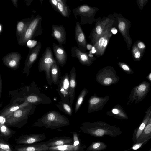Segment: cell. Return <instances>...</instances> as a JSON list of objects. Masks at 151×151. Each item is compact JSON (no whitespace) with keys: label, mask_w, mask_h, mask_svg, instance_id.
Returning a JSON list of instances; mask_svg holds the SVG:
<instances>
[{"label":"cell","mask_w":151,"mask_h":151,"mask_svg":"<svg viewBox=\"0 0 151 151\" xmlns=\"http://www.w3.org/2000/svg\"><path fill=\"white\" fill-rule=\"evenodd\" d=\"M80 129L83 133L97 137L105 136L115 137L122 133L120 128L101 121L83 122L81 124Z\"/></svg>","instance_id":"6da1fadb"},{"label":"cell","mask_w":151,"mask_h":151,"mask_svg":"<svg viewBox=\"0 0 151 151\" xmlns=\"http://www.w3.org/2000/svg\"><path fill=\"white\" fill-rule=\"evenodd\" d=\"M69 124V120L65 116L58 111H51L38 119L33 126L55 129Z\"/></svg>","instance_id":"7a4b0ae2"},{"label":"cell","mask_w":151,"mask_h":151,"mask_svg":"<svg viewBox=\"0 0 151 151\" xmlns=\"http://www.w3.org/2000/svg\"><path fill=\"white\" fill-rule=\"evenodd\" d=\"M32 104L14 111L6 116V125L18 128H22L27 121L31 115L33 107Z\"/></svg>","instance_id":"3957f363"},{"label":"cell","mask_w":151,"mask_h":151,"mask_svg":"<svg viewBox=\"0 0 151 151\" xmlns=\"http://www.w3.org/2000/svg\"><path fill=\"white\" fill-rule=\"evenodd\" d=\"M42 19V17L39 15L34 18L17 42L19 45L26 46L27 41L34 40L36 37L43 34V29L41 26Z\"/></svg>","instance_id":"277c9868"},{"label":"cell","mask_w":151,"mask_h":151,"mask_svg":"<svg viewBox=\"0 0 151 151\" xmlns=\"http://www.w3.org/2000/svg\"><path fill=\"white\" fill-rule=\"evenodd\" d=\"M114 17L113 15H109L104 17L101 19L100 17L96 19L95 26L89 37L91 44L93 46L101 35L113 27L114 23Z\"/></svg>","instance_id":"5b68a950"},{"label":"cell","mask_w":151,"mask_h":151,"mask_svg":"<svg viewBox=\"0 0 151 151\" xmlns=\"http://www.w3.org/2000/svg\"><path fill=\"white\" fill-rule=\"evenodd\" d=\"M57 61L53 56L52 49L50 47L46 48L40 58L38 63V69L40 72L45 73L47 80L48 84L51 85L50 70L52 65Z\"/></svg>","instance_id":"8992f818"},{"label":"cell","mask_w":151,"mask_h":151,"mask_svg":"<svg viewBox=\"0 0 151 151\" xmlns=\"http://www.w3.org/2000/svg\"><path fill=\"white\" fill-rule=\"evenodd\" d=\"M96 80L102 85L109 86L117 83L119 81V78L112 67L107 66L98 71L96 76Z\"/></svg>","instance_id":"52a82bcc"},{"label":"cell","mask_w":151,"mask_h":151,"mask_svg":"<svg viewBox=\"0 0 151 151\" xmlns=\"http://www.w3.org/2000/svg\"><path fill=\"white\" fill-rule=\"evenodd\" d=\"M150 86V83L143 81L134 87L129 96L127 104L131 105L134 101L136 104L142 101L149 92Z\"/></svg>","instance_id":"ba28073f"},{"label":"cell","mask_w":151,"mask_h":151,"mask_svg":"<svg viewBox=\"0 0 151 151\" xmlns=\"http://www.w3.org/2000/svg\"><path fill=\"white\" fill-rule=\"evenodd\" d=\"M98 10L97 8L83 5L73 9V11L76 17L78 16L81 17V24L83 25L87 23L91 24L96 21V19L94 18V16Z\"/></svg>","instance_id":"9c48e42d"},{"label":"cell","mask_w":151,"mask_h":151,"mask_svg":"<svg viewBox=\"0 0 151 151\" xmlns=\"http://www.w3.org/2000/svg\"><path fill=\"white\" fill-rule=\"evenodd\" d=\"M58 86V91L62 101L70 105L69 75L68 73H65L61 78L59 83Z\"/></svg>","instance_id":"30bf717a"},{"label":"cell","mask_w":151,"mask_h":151,"mask_svg":"<svg viewBox=\"0 0 151 151\" xmlns=\"http://www.w3.org/2000/svg\"><path fill=\"white\" fill-rule=\"evenodd\" d=\"M111 29L101 35L93 45L96 50L95 55L97 57L102 56L105 52L108 42L112 36Z\"/></svg>","instance_id":"8fae6325"},{"label":"cell","mask_w":151,"mask_h":151,"mask_svg":"<svg viewBox=\"0 0 151 151\" xmlns=\"http://www.w3.org/2000/svg\"><path fill=\"white\" fill-rule=\"evenodd\" d=\"M41 46V42H39L36 47L33 49H29L23 70V73H26L27 76L29 75L30 69L38 57Z\"/></svg>","instance_id":"7c38bea8"},{"label":"cell","mask_w":151,"mask_h":151,"mask_svg":"<svg viewBox=\"0 0 151 151\" xmlns=\"http://www.w3.org/2000/svg\"><path fill=\"white\" fill-rule=\"evenodd\" d=\"M109 99L108 96L105 97H99L96 95H93L88 101V113L101 110Z\"/></svg>","instance_id":"4fadbf2b"},{"label":"cell","mask_w":151,"mask_h":151,"mask_svg":"<svg viewBox=\"0 0 151 151\" xmlns=\"http://www.w3.org/2000/svg\"><path fill=\"white\" fill-rule=\"evenodd\" d=\"M46 137L45 133L33 134L22 135L19 136L16 140L18 145H28L35 144L45 139Z\"/></svg>","instance_id":"5bb4252c"},{"label":"cell","mask_w":151,"mask_h":151,"mask_svg":"<svg viewBox=\"0 0 151 151\" xmlns=\"http://www.w3.org/2000/svg\"><path fill=\"white\" fill-rule=\"evenodd\" d=\"M22 58L21 54L17 52H11L6 54L2 58L4 64L11 69H17Z\"/></svg>","instance_id":"9a60e30c"},{"label":"cell","mask_w":151,"mask_h":151,"mask_svg":"<svg viewBox=\"0 0 151 151\" xmlns=\"http://www.w3.org/2000/svg\"><path fill=\"white\" fill-rule=\"evenodd\" d=\"M145 113V115L141 124L133 131L132 137L133 144L136 143L137 140L142 132L149 119L151 118V105L148 107Z\"/></svg>","instance_id":"2e32d148"},{"label":"cell","mask_w":151,"mask_h":151,"mask_svg":"<svg viewBox=\"0 0 151 151\" xmlns=\"http://www.w3.org/2000/svg\"><path fill=\"white\" fill-rule=\"evenodd\" d=\"M71 52L72 56L77 58L81 63L83 65L89 66L95 60L89 58L87 53L82 52L76 46L72 47Z\"/></svg>","instance_id":"e0dca14e"},{"label":"cell","mask_w":151,"mask_h":151,"mask_svg":"<svg viewBox=\"0 0 151 151\" xmlns=\"http://www.w3.org/2000/svg\"><path fill=\"white\" fill-rule=\"evenodd\" d=\"M53 50L57 62L60 66L62 67L66 63L67 55L66 52L62 45L52 44Z\"/></svg>","instance_id":"ac0fdd59"},{"label":"cell","mask_w":151,"mask_h":151,"mask_svg":"<svg viewBox=\"0 0 151 151\" xmlns=\"http://www.w3.org/2000/svg\"><path fill=\"white\" fill-rule=\"evenodd\" d=\"M52 36L57 41L60 45L66 42V32L62 25L53 24L52 26Z\"/></svg>","instance_id":"d6986e66"},{"label":"cell","mask_w":151,"mask_h":151,"mask_svg":"<svg viewBox=\"0 0 151 151\" xmlns=\"http://www.w3.org/2000/svg\"><path fill=\"white\" fill-rule=\"evenodd\" d=\"M75 36L79 48L82 52H85L87 45L86 39L78 22L76 23L75 31Z\"/></svg>","instance_id":"ffe728a7"},{"label":"cell","mask_w":151,"mask_h":151,"mask_svg":"<svg viewBox=\"0 0 151 151\" xmlns=\"http://www.w3.org/2000/svg\"><path fill=\"white\" fill-rule=\"evenodd\" d=\"M49 147L71 145L73 143V139L70 137H56L44 142Z\"/></svg>","instance_id":"44dd1931"},{"label":"cell","mask_w":151,"mask_h":151,"mask_svg":"<svg viewBox=\"0 0 151 151\" xmlns=\"http://www.w3.org/2000/svg\"><path fill=\"white\" fill-rule=\"evenodd\" d=\"M35 17L33 15L30 18L23 19L18 21L16 28V36L18 42L23 33Z\"/></svg>","instance_id":"7402d4cb"},{"label":"cell","mask_w":151,"mask_h":151,"mask_svg":"<svg viewBox=\"0 0 151 151\" xmlns=\"http://www.w3.org/2000/svg\"><path fill=\"white\" fill-rule=\"evenodd\" d=\"M70 101L72 106L75 95V89L76 85V73L75 68L73 67L70 72Z\"/></svg>","instance_id":"603a6c76"},{"label":"cell","mask_w":151,"mask_h":151,"mask_svg":"<svg viewBox=\"0 0 151 151\" xmlns=\"http://www.w3.org/2000/svg\"><path fill=\"white\" fill-rule=\"evenodd\" d=\"M49 147L44 143L32 145L16 147V151H46Z\"/></svg>","instance_id":"cb8c5ba5"},{"label":"cell","mask_w":151,"mask_h":151,"mask_svg":"<svg viewBox=\"0 0 151 151\" xmlns=\"http://www.w3.org/2000/svg\"><path fill=\"white\" fill-rule=\"evenodd\" d=\"M107 114L120 119H127L128 116L121 106L117 105L113 108Z\"/></svg>","instance_id":"d4e9b609"},{"label":"cell","mask_w":151,"mask_h":151,"mask_svg":"<svg viewBox=\"0 0 151 151\" xmlns=\"http://www.w3.org/2000/svg\"><path fill=\"white\" fill-rule=\"evenodd\" d=\"M30 103L27 101H25L21 104L18 103L15 104L6 109L1 114L0 116L6 117V116L12 114L18 110L28 105Z\"/></svg>","instance_id":"484cf974"},{"label":"cell","mask_w":151,"mask_h":151,"mask_svg":"<svg viewBox=\"0 0 151 151\" xmlns=\"http://www.w3.org/2000/svg\"><path fill=\"white\" fill-rule=\"evenodd\" d=\"M151 139V118L149 119L142 132L137 140L136 143L149 140Z\"/></svg>","instance_id":"4316f807"},{"label":"cell","mask_w":151,"mask_h":151,"mask_svg":"<svg viewBox=\"0 0 151 151\" xmlns=\"http://www.w3.org/2000/svg\"><path fill=\"white\" fill-rule=\"evenodd\" d=\"M58 64L56 61L52 66L50 70V74L52 82L55 84L59 83V78L60 76Z\"/></svg>","instance_id":"83f0119b"},{"label":"cell","mask_w":151,"mask_h":151,"mask_svg":"<svg viewBox=\"0 0 151 151\" xmlns=\"http://www.w3.org/2000/svg\"><path fill=\"white\" fill-rule=\"evenodd\" d=\"M58 8L59 12L63 17H69L70 15L71 11L66 4V1L64 0H58Z\"/></svg>","instance_id":"f1b7e54d"},{"label":"cell","mask_w":151,"mask_h":151,"mask_svg":"<svg viewBox=\"0 0 151 151\" xmlns=\"http://www.w3.org/2000/svg\"><path fill=\"white\" fill-rule=\"evenodd\" d=\"M76 146L73 144L66 145L58 146L49 147L50 151H71L77 150L81 146Z\"/></svg>","instance_id":"f546056e"},{"label":"cell","mask_w":151,"mask_h":151,"mask_svg":"<svg viewBox=\"0 0 151 151\" xmlns=\"http://www.w3.org/2000/svg\"><path fill=\"white\" fill-rule=\"evenodd\" d=\"M107 145L101 141L93 142L87 148L86 151H101L105 149Z\"/></svg>","instance_id":"4dcf8cb0"},{"label":"cell","mask_w":151,"mask_h":151,"mask_svg":"<svg viewBox=\"0 0 151 151\" xmlns=\"http://www.w3.org/2000/svg\"><path fill=\"white\" fill-rule=\"evenodd\" d=\"M88 92V90L86 88L83 89L81 92L75 105V113H76L79 109L85 96Z\"/></svg>","instance_id":"1f68e13d"},{"label":"cell","mask_w":151,"mask_h":151,"mask_svg":"<svg viewBox=\"0 0 151 151\" xmlns=\"http://www.w3.org/2000/svg\"><path fill=\"white\" fill-rule=\"evenodd\" d=\"M0 127L1 136L9 138L12 137L14 133V132H13L5 124H0Z\"/></svg>","instance_id":"d6a6232c"},{"label":"cell","mask_w":151,"mask_h":151,"mask_svg":"<svg viewBox=\"0 0 151 151\" xmlns=\"http://www.w3.org/2000/svg\"><path fill=\"white\" fill-rule=\"evenodd\" d=\"M58 108L67 115L69 116L72 115V106L70 104L62 101L59 102Z\"/></svg>","instance_id":"836d02e7"},{"label":"cell","mask_w":151,"mask_h":151,"mask_svg":"<svg viewBox=\"0 0 151 151\" xmlns=\"http://www.w3.org/2000/svg\"><path fill=\"white\" fill-rule=\"evenodd\" d=\"M42 99L37 96L30 95L26 97L25 101L30 104L40 102Z\"/></svg>","instance_id":"e575fe53"},{"label":"cell","mask_w":151,"mask_h":151,"mask_svg":"<svg viewBox=\"0 0 151 151\" xmlns=\"http://www.w3.org/2000/svg\"><path fill=\"white\" fill-rule=\"evenodd\" d=\"M118 64L127 73L131 74L134 73V72L132 69L126 64L120 62H119Z\"/></svg>","instance_id":"d590c367"},{"label":"cell","mask_w":151,"mask_h":151,"mask_svg":"<svg viewBox=\"0 0 151 151\" xmlns=\"http://www.w3.org/2000/svg\"><path fill=\"white\" fill-rule=\"evenodd\" d=\"M149 140H147L138 143H136L133 144V145L128 150L124 151H129L130 150H137L141 148Z\"/></svg>","instance_id":"8d00e7d4"},{"label":"cell","mask_w":151,"mask_h":151,"mask_svg":"<svg viewBox=\"0 0 151 151\" xmlns=\"http://www.w3.org/2000/svg\"><path fill=\"white\" fill-rule=\"evenodd\" d=\"M39 42L35 40H30L27 41L26 46L29 49H32L36 47Z\"/></svg>","instance_id":"74e56055"},{"label":"cell","mask_w":151,"mask_h":151,"mask_svg":"<svg viewBox=\"0 0 151 151\" xmlns=\"http://www.w3.org/2000/svg\"><path fill=\"white\" fill-rule=\"evenodd\" d=\"M72 134L73 137V144L76 146H79L80 144L79 134L76 132H73Z\"/></svg>","instance_id":"f35d334b"},{"label":"cell","mask_w":151,"mask_h":151,"mask_svg":"<svg viewBox=\"0 0 151 151\" xmlns=\"http://www.w3.org/2000/svg\"><path fill=\"white\" fill-rule=\"evenodd\" d=\"M0 149L5 150H12L9 145L1 139L0 140Z\"/></svg>","instance_id":"ab89813d"},{"label":"cell","mask_w":151,"mask_h":151,"mask_svg":"<svg viewBox=\"0 0 151 151\" xmlns=\"http://www.w3.org/2000/svg\"><path fill=\"white\" fill-rule=\"evenodd\" d=\"M49 2L54 9L56 11L59 12L58 0H51L49 1Z\"/></svg>","instance_id":"60d3db41"},{"label":"cell","mask_w":151,"mask_h":151,"mask_svg":"<svg viewBox=\"0 0 151 151\" xmlns=\"http://www.w3.org/2000/svg\"><path fill=\"white\" fill-rule=\"evenodd\" d=\"M6 122V118L2 116H0V124H5Z\"/></svg>","instance_id":"b9f144b4"},{"label":"cell","mask_w":151,"mask_h":151,"mask_svg":"<svg viewBox=\"0 0 151 151\" xmlns=\"http://www.w3.org/2000/svg\"><path fill=\"white\" fill-rule=\"evenodd\" d=\"M86 148V146L85 145H81L80 147L77 150L71 151H85V149Z\"/></svg>","instance_id":"7bdbcfd3"},{"label":"cell","mask_w":151,"mask_h":151,"mask_svg":"<svg viewBox=\"0 0 151 151\" xmlns=\"http://www.w3.org/2000/svg\"><path fill=\"white\" fill-rule=\"evenodd\" d=\"M111 32L112 34H116L117 32V29L114 27H112L111 30Z\"/></svg>","instance_id":"ee69618b"},{"label":"cell","mask_w":151,"mask_h":151,"mask_svg":"<svg viewBox=\"0 0 151 151\" xmlns=\"http://www.w3.org/2000/svg\"><path fill=\"white\" fill-rule=\"evenodd\" d=\"M138 47L140 48H143L145 47L144 44L142 42H140L138 44Z\"/></svg>","instance_id":"f6af8a7d"},{"label":"cell","mask_w":151,"mask_h":151,"mask_svg":"<svg viewBox=\"0 0 151 151\" xmlns=\"http://www.w3.org/2000/svg\"><path fill=\"white\" fill-rule=\"evenodd\" d=\"M12 1L14 6L16 7L17 8L18 7V0H12Z\"/></svg>","instance_id":"bcb514c9"},{"label":"cell","mask_w":151,"mask_h":151,"mask_svg":"<svg viewBox=\"0 0 151 151\" xmlns=\"http://www.w3.org/2000/svg\"><path fill=\"white\" fill-rule=\"evenodd\" d=\"M140 56V53L139 52H137L135 54L134 57L136 58H139Z\"/></svg>","instance_id":"7dc6e473"},{"label":"cell","mask_w":151,"mask_h":151,"mask_svg":"<svg viewBox=\"0 0 151 151\" xmlns=\"http://www.w3.org/2000/svg\"><path fill=\"white\" fill-rule=\"evenodd\" d=\"M93 46L90 44H87L86 46V49L88 50H91Z\"/></svg>","instance_id":"c3c4849f"},{"label":"cell","mask_w":151,"mask_h":151,"mask_svg":"<svg viewBox=\"0 0 151 151\" xmlns=\"http://www.w3.org/2000/svg\"><path fill=\"white\" fill-rule=\"evenodd\" d=\"M146 78L151 83V72L148 74L146 77Z\"/></svg>","instance_id":"681fc988"},{"label":"cell","mask_w":151,"mask_h":151,"mask_svg":"<svg viewBox=\"0 0 151 151\" xmlns=\"http://www.w3.org/2000/svg\"><path fill=\"white\" fill-rule=\"evenodd\" d=\"M92 54H95L96 53V50L95 47L93 46L91 50Z\"/></svg>","instance_id":"f907efd6"},{"label":"cell","mask_w":151,"mask_h":151,"mask_svg":"<svg viewBox=\"0 0 151 151\" xmlns=\"http://www.w3.org/2000/svg\"><path fill=\"white\" fill-rule=\"evenodd\" d=\"M0 97H1V93L2 86L1 79V76H0Z\"/></svg>","instance_id":"816d5d0a"},{"label":"cell","mask_w":151,"mask_h":151,"mask_svg":"<svg viewBox=\"0 0 151 151\" xmlns=\"http://www.w3.org/2000/svg\"><path fill=\"white\" fill-rule=\"evenodd\" d=\"M3 26L1 24H0V35L2 33L3 31Z\"/></svg>","instance_id":"f5cc1de1"},{"label":"cell","mask_w":151,"mask_h":151,"mask_svg":"<svg viewBox=\"0 0 151 151\" xmlns=\"http://www.w3.org/2000/svg\"><path fill=\"white\" fill-rule=\"evenodd\" d=\"M0 151H12V150H5L1 149H0Z\"/></svg>","instance_id":"db71d44e"},{"label":"cell","mask_w":151,"mask_h":151,"mask_svg":"<svg viewBox=\"0 0 151 151\" xmlns=\"http://www.w3.org/2000/svg\"><path fill=\"white\" fill-rule=\"evenodd\" d=\"M148 151H151V148L149 150H148Z\"/></svg>","instance_id":"11a10c76"}]
</instances>
